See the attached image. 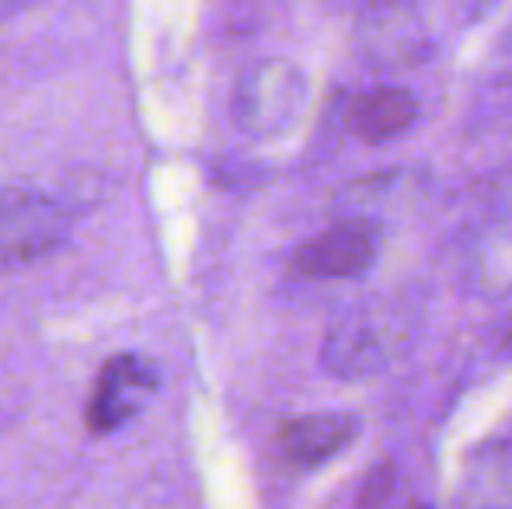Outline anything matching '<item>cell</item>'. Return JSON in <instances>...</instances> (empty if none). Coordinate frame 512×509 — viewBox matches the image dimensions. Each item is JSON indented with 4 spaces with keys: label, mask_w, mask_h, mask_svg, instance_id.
<instances>
[{
    "label": "cell",
    "mask_w": 512,
    "mask_h": 509,
    "mask_svg": "<svg viewBox=\"0 0 512 509\" xmlns=\"http://www.w3.org/2000/svg\"><path fill=\"white\" fill-rule=\"evenodd\" d=\"M418 332L422 314L405 297L363 300L324 332L321 367L338 381H366L405 360Z\"/></svg>",
    "instance_id": "obj_1"
},
{
    "label": "cell",
    "mask_w": 512,
    "mask_h": 509,
    "mask_svg": "<svg viewBox=\"0 0 512 509\" xmlns=\"http://www.w3.org/2000/svg\"><path fill=\"white\" fill-rule=\"evenodd\" d=\"M307 105V77L290 60H262L234 88V119L248 136H279Z\"/></svg>",
    "instance_id": "obj_2"
},
{
    "label": "cell",
    "mask_w": 512,
    "mask_h": 509,
    "mask_svg": "<svg viewBox=\"0 0 512 509\" xmlns=\"http://www.w3.org/2000/svg\"><path fill=\"white\" fill-rule=\"evenodd\" d=\"M70 210L35 189H0V269L56 252L70 234Z\"/></svg>",
    "instance_id": "obj_3"
},
{
    "label": "cell",
    "mask_w": 512,
    "mask_h": 509,
    "mask_svg": "<svg viewBox=\"0 0 512 509\" xmlns=\"http://www.w3.org/2000/svg\"><path fill=\"white\" fill-rule=\"evenodd\" d=\"M157 391V370L150 360L136 353H122L102 367L88 401V429L98 436H108L133 422L150 405Z\"/></svg>",
    "instance_id": "obj_4"
},
{
    "label": "cell",
    "mask_w": 512,
    "mask_h": 509,
    "mask_svg": "<svg viewBox=\"0 0 512 509\" xmlns=\"http://www.w3.org/2000/svg\"><path fill=\"white\" fill-rule=\"evenodd\" d=\"M377 252V227L349 217L304 241L293 252V272L307 279H359L373 269Z\"/></svg>",
    "instance_id": "obj_5"
},
{
    "label": "cell",
    "mask_w": 512,
    "mask_h": 509,
    "mask_svg": "<svg viewBox=\"0 0 512 509\" xmlns=\"http://www.w3.org/2000/svg\"><path fill=\"white\" fill-rule=\"evenodd\" d=\"M359 436V419L349 412H307L279 429V447L297 468H321L335 461Z\"/></svg>",
    "instance_id": "obj_6"
},
{
    "label": "cell",
    "mask_w": 512,
    "mask_h": 509,
    "mask_svg": "<svg viewBox=\"0 0 512 509\" xmlns=\"http://www.w3.org/2000/svg\"><path fill=\"white\" fill-rule=\"evenodd\" d=\"M460 509H512V436L481 443L464 464Z\"/></svg>",
    "instance_id": "obj_7"
},
{
    "label": "cell",
    "mask_w": 512,
    "mask_h": 509,
    "mask_svg": "<svg viewBox=\"0 0 512 509\" xmlns=\"http://www.w3.org/2000/svg\"><path fill=\"white\" fill-rule=\"evenodd\" d=\"M349 133L363 143L398 140L418 123V98L405 88L366 91L349 105Z\"/></svg>",
    "instance_id": "obj_8"
},
{
    "label": "cell",
    "mask_w": 512,
    "mask_h": 509,
    "mask_svg": "<svg viewBox=\"0 0 512 509\" xmlns=\"http://www.w3.org/2000/svg\"><path fill=\"white\" fill-rule=\"evenodd\" d=\"M370 25H366V39H370V53L387 56L391 63H411L425 56V25L398 0H373Z\"/></svg>",
    "instance_id": "obj_9"
},
{
    "label": "cell",
    "mask_w": 512,
    "mask_h": 509,
    "mask_svg": "<svg viewBox=\"0 0 512 509\" xmlns=\"http://www.w3.org/2000/svg\"><path fill=\"white\" fill-rule=\"evenodd\" d=\"M363 509H432V506L418 503V499H398V503H394L391 492H370V503Z\"/></svg>",
    "instance_id": "obj_10"
},
{
    "label": "cell",
    "mask_w": 512,
    "mask_h": 509,
    "mask_svg": "<svg viewBox=\"0 0 512 509\" xmlns=\"http://www.w3.org/2000/svg\"><path fill=\"white\" fill-rule=\"evenodd\" d=\"M28 0H0V18H4V14H14V11H21V7H25Z\"/></svg>",
    "instance_id": "obj_11"
},
{
    "label": "cell",
    "mask_w": 512,
    "mask_h": 509,
    "mask_svg": "<svg viewBox=\"0 0 512 509\" xmlns=\"http://www.w3.org/2000/svg\"><path fill=\"white\" fill-rule=\"evenodd\" d=\"M502 346H506V353L512 356V318H509V325H506V332H502Z\"/></svg>",
    "instance_id": "obj_12"
}]
</instances>
